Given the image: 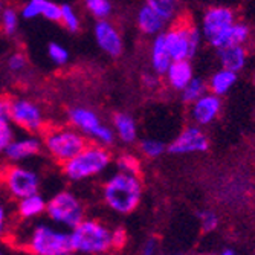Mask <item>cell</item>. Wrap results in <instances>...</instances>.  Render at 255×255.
Here are the masks:
<instances>
[{
  "mask_svg": "<svg viewBox=\"0 0 255 255\" xmlns=\"http://www.w3.org/2000/svg\"><path fill=\"white\" fill-rule=\"evenodd\" d=\"M142 182L139 174L117 171L103 185V200L110 211L128 216L137 210L142 200Z\"/></svg>",
  "mask_w": 255,
  "mask_h": 255,
  "instance_id": "cell-1",
  "label": "cell"
},
{
  "mask_svg": "<svg viewBox=\"0 0 255 255\" xmlns=\"http://www.w3.org/2000/svg\"><path fill=\"white\" fill-rule=\"evenodd\" d=\"M112 153L101 144H87L80 153L61 164L66 179L71 182H83L103 174L112 164Z\"/></svg>",
  "mask_w": 255,
  "mask_h": 255,
  "instance_id": "cell-2",
  "label": "cell"
},
{
  "mask_svg": "<svg viewBox=\"0 0 255 255\" xmlns=\"http://www.w3.org/2000/svg\"><path fill=\"white\" fill-rule=\"evenodd\" d=\"M72 251L77 254L98 255L113 251L112 229L98 219H83L71 231Z\"/></svg>",
  "mask_w": 255,
  "mask_h": 255,
  "instance_id": "cell-3",
  "label": "cell"
},
{
  "mask_svg": "<svg viewBox=\"0 0 255 255\" xmlns=\"http://www.w3.org/2000/svg\"><path fill=\"white\" fill-rule=\"evenodd\" d=\"M41 136L44 150L58 164H64L66 160L74 157L89 144V139L72 126H46V128L41 131Z\"/></svg>",
  "mask_w": 255,
  "mask_h": 255,
  "instance_id": "cell-4",
  "label": "cell"
},
{
  "mask_svg": "<svg viewBox=\"0 0 255 255\" xmlns=\"http://www.w3.org/2000/svg\"><path fill=\"white\" fill-rule=\"evenodd\" d=\"M23 249L32 255H69L74 254L71 234L64 229L38 223L26 234Z\"/></svg>",
  "mask_w": 255,
  "mask_h": 255,
  "instance_id": "cell-5",
  "label": "cell"
},
{
  "mask_svg": "<svg viewBox=\"0 0 255 255\" xmlns=\"http://www.w3.org/2000/svg\"><path fill=\"white\" fill-rule=\"evenodd\" d=\"M67 120L69 126L80 130L87 139H92L94 142L101 144L104 147L113 145L115 137H117L113 127L106 126L95 110L83 106L72 107L67 112Z\"/></svg>",
  "mask_w": 255,
  "mask_h": 255,
  "instance_id": "cell-6",
  "label": "cell"
},
{
  "mask_svg": "<svg viewBox=\"0 0 255 255\" xmlns=\"http://www.w3.org/2000/svg\"><path fill=\"white\" fill-rule=\"evenodd\" d=\"M164 37L173 60H191L200 48L202 31L180 20L164 32Z\"/></svg>",
  "mask_w": 255,
  "mask_h": 255,
  "instance_id": "cell-7",
  "label": "cell"
},
{
  "mask_svg": "<svg viewBox=\"0 0 255 255\" xmlns=\"http://www.w3.org/2000/svg\"><path fill=\"white\" fill-rule=\"evenodd\" d=\"M46 214L64 229H72L86 217L83 202L72 191H60L52 196L46 205Z\"/></svg>",
  "mask_w": 255,
  "mask_h": 255,
  "instance_id": "cell-8",
  "label": "cell"
},
{
  "mask_svg": "<svg viewBox=\"0 0 255 255\" xmlns=\"http://www.w3.org/2000/svg\"><path fill=\"white\" fill-rule=\"evenodd\" d=\"M0 180L8 194L14 199H23L29 194L38 193L40 188V176L37 171L21 167V165H6L0 173Z\"/></svg>",
  "mask_w": 255,
  "mask_h": 255,
  "instance_id": "cell-9",
  "label": "cell"
},
{
  "mask_svg": "<svg viewBox=\"0 0 255 255\" xmlns=\"http://www.w3.org/2000/svg\"><path fill=\"white\" fill-rule=\"evenodd\" d=\"M9 121L18 128L37 134L46 128L44 115L40 106L28 98H12Z\"/></svg>",
  "mask_w": 255,
  "mask_h": 255,
  "instance_id": "cell-10",
  "label": "cell"
},
{
  "mask_svg": "<svg viewBox=\"0 0 255 255\" xmlns=\"http://www.w3.org/2000/svg\"><path fill=\"white\" fill-rule=\"evenodd\" d=\"M210 148V139L199 126H191L183 128L174 141L167 147V151L171 154H191V153H205Z\"/></svg>",
  "mask_w": 255,
  "mask_h": 255,
  "instance_id": "cell-11",
  "label": "cell"
},
{
  "mask_svg": "<svg viewBox=\"0 0 255 255\" xmlns=\"http://www.w3.org/2000/svg\"><path fill=\"white\" fill-rule=\"evenodd\" d=\"M94 37L98 48L112 58H118L124 52V40L118 28L109 18L97 20L94 26Z\"/></svg>",
  "mask_w": 255,
  "mask_h": 255,
  "instance_id": "cell-12",
  "label": "cell"
},
{
  "mask_svg": "<svg viewBox=\"0 0 255 255\" xmlns=\"http://www.w3.org/2000/svg\"><path fill=\"white\" fill-rule=\"evenodd\" d=\"M236 21V14L231 8L226 6H213L208 8L202 18V37L208 41L217 38L226 28H229Z\"/></svg>",
  "mask_w": 255,
  "mask_h": 255,
  "instance_id": "cell-13",
  "label": "cell"
},
{
  "mask_svg": "<svg viewBox=\"0 0 255 255\" xmlns=\"http://www.w3.org/2000/svg\"><path fill=\"white\" fill-rule=\"evenodd\" d=\"M222 110V100L219 95L213 94H203L199 100H196L194 103H191V120L197 124V126H210L213 124L220 115Z\"/></svg>",
  "mask_w": 255,
  "mask_h": 255,
  "instance_id": "cell-14",
  "label": "cell"
},
{
  "mask_svg": "<svg viewBox=\"0 0 255 255\" xmlns=\"http://www.w3.org/2000/svg\"><path fill=\"white\" fill-rule=\"evenodd\" d=\"M43 148V142L41 139L37 137V134L29 133L28 136H23L18 139H12L11 144L8 145V148L5 150V157L11 164H17V162L31 159L34 156H37Z\"/></svg>",
  "mask_w": 255,
  "mask_h": 255,
  "instance_id": "cell-15",
  "label": "cell"
},
{
  "mask_svg": "<svg viewBox=\"0 0 255 255\" xmlns=\"http://www.w3.org/2000/svg\"><path fill=\"white\" fill-rule=\"evenodd\" d=\"M60 6L52 0H28L21 6L20 15L25 20L43 17L49 21H60Z\"/></svg>",
  "mask_w": 255,
  "mask_h": 255,
  "instance_id": "cell-16",
  "label": "cell"
},
{
  "mask_svg": "<svg viewBox=\"0 0 255 255\" xmlns=\"http://www.w3.org/2000/svg\"><path fill=\"white\" fill-rule=\"evenodd\" d=\"M136 25L137 29L141 31L144 35H157L160 32H164V28L167 25V20L162 18L151 6H148L147 3L142 5L137 11L136 15Z\"/></svg>",
  "mask_w": 255,
  "mask_h": 255,
  "instance_id": "cell-17",
  "label": "cell"
},
{
  "mask_svg": "<svg viewBox=\"0 0 255 255\" xmlns=\"http://www.w3.org/2000/svg\"><path fill=\"white\" fill-rule=\"evenodd\" d=\"M164 75L167 78V84L171 89L182 90L193 80L194 72L190 60H173Z\"/></svg>",
  "mask_w": 255,
  "mask_h": 255,
  "instance_id": "cell-18",
  "label": "cell"
},
{
  "mask_svg": "<svg viewBox=\"0 0 255 255\" xmlns=\"http://www.w3.org/2000/svg\"><path fill=\"white\" fill-rule=\"evenodd\" d=\"M249 26L242 21H234L229 28H226L217 38H214L210 44L216 49L226 48V46H237L245 44L249 40Z\"/></svg>",
  "mask_w": 255,
  "mask_h": 255,
  "instance_id": "cell-19",
  "label": "cell"
},
{
  "mask_svg": "<svg viewBox=\"0 0 255 255\" xmlns=\"http://www.w3.org/2000/svg\"><path fill=\"white\" fill-rule=\"evenodd\" d=\"M150 61H151L153 72H156L157 75H164L167 72L168 66L173 61L167 44H165L164 32L154 35V40L151 43V51H150Z\"/></svg>",
  "mask_w": 255,
  "mask_h": 255,
  "instance_id": "cell-20",
  "label": "cell"
},
{
  "mask_svg": "<svg viewBox=\"0 0 255 255\" xmlns=\"http://www.w3.org/2000/svg\"><path fill=\"white\" fill-rule=\"evenodd\" d=\"M46 205H48V202H46V199L40 193L29 194L23 199H18L17 216L20 217V220L25 222L34 220L46 213Z\"/></svg>",
  "mask_w": 255,
  "mask_h": 255,
  "instance_id": "cell-21",
  "label": "cell"
},
{
  "mask_svg": "<svg viewBox=\"0 0 255 255\" xmlns=\"http://www.w3.org/2000/svg\"><path fill=\"white\" fill-rule=\"evenodd\" d=\"M219 51V58L222 63V67L229 69V71L240 72L242 69H245L248 63V54L243 48V44L237 46H226V48H220Z\"/></svg>",
  "mask_w": 255,
  "mask_h": 255,
  "instance_id": "cell-22",
  "label": "cell"
},
{
  "mask_svg": "<svg viewBox=\"0 0 255 255\" xmlns=\"http://www.w3.org/2000/svg\"><path fill=\"white\" fill-rule=\"evenodd\" d=\"M113 131L120 141L124 144H133L137 139V126L136 121L128 113H115L113 117Z\"/></svg>",
  "mask_w": 255,
  "mask_h": 255,
  "instance_id": "cell-23",
  "label": "cell"
},
{
  "mask_svg": "<svg viewBox=\"0 0 255 255\" xmlns=\"http://www.w3.org/2000/svg\"><path fill=\"white\" fill-rule=\"evenodd\" d=\"M237 77H239L237 72L222 67L220 71L213 74V77L210 78V83H208V87H210V90L213 92V94H216L219 97H223L236 86Z\"/></svg>",
  "mask_w": 255,
  "mask_h": 255,
  "instance_id": "cell-24",
  "label": "cell"
},
{
  "mask_svg": "<svg viewBox=\"0 0 255 255\" xmlns=\"http://www.w3.org/2000/svg\"><path fill=\"white\" fill-rule=\"evenodd\" d=\"M58 23H61L69 32H78L81 29V18H80L77 9L69 3H64L60 6V21Z\"/></svg>",
  "mask_w": 255,
  "mask_h": 255,
  "instance_id": "cell-25",
  "label": "cell"
},
{
  "mask_svg": "<svg viewBox=\"0 0 255 255\" xmlns=\"http://www.w3.org/2000/svg\"><path fill=\"white\" fill-rule=\"evenodd\" d=\"M145 3L151 6L162 18L167 20V23L176 17L179 9V0H145Z\"/></svg>",
  "mask_w": 255,
  "mask_h": 255,
  "instance_id": "cell-26",
  "label": "cell"
},
{
  "mask_svg": "<svg viewBox=\"0 0 255 255\" xmlns=\"http://www.w3.org/2000/svg\"><path fill=\"white\" fill-rule=\"evenodd\" d=\"M206 89H208V84L202 78L193 77V80L180 90L182 92V101L183 103H188V104L194 103L203 94H206Z\"/></svg>",
  "mask_w": 255,
  "mask_h": 255,
  "instance_id": "cell-27",
  "label": "cell"
},
{
  "mask_svg": "<svg viewBox=\"0 0 255 255\" xmlns=\"http://www.w3.org/2000/svg\"><path fill=\"white\" fill-rule=\"evenodd\" d=\"M0 25L8 37L15 35L18 29V12L14 8H3L0 11Z\"/></svg>",
  "mask_w": 255,
  "mask_h": 255,
  "instance_id": "cell-28",
  "label": "cell"
},
{
  "mask_svg": "<svg viewBox=\"0 0 255 255\" xmlns=\"http://www.w3.org/2000/svg\"><path fill=\"white\" fill-rule=\"evenodd\" d=\"M84 3H86L87 11L97 20L109 18L113 11L110 0H84Z\"/></svg>",
  "mask_w": 255,
  "mask_h": 255,
  "instance_id": "cell-29",
  "label": "cell"
},
{
  "mask_svg": "<svg viewBox=\"0 0 255 255\" xmlns=\"http://www.w3.org/2000/svg\"><path fill=\"white\" fill-rule=\"evenodd\" d=\"M118 171L130 173V174H141V160L137 156L131 153H123L117 157Z\"/></svg>",
  "mask_w": 255,
  "mask_h": 255,
  "instance_id": "cell-30",
  "label": "cell"
},
{
  "mask_svg": "<svg viewBox=\"0 0 255 255\" xmlns=\"http://www.w3.org/2000/svg\"><path fill=\"white\" fill-rule=\"evenodd\" d=\"M139 150H141V153L145 157L156 159V157L162 156V154L167 151V147H165L164 142L157 141V139L145 137V139H142V141H141V144H139Z\"/></svg>",
  "mask_w": 255,
  "mask_h": 255,
  "instance_id": "cell-31",
  "label": "cell"
},
{
  "mask_svg": "<svg viewBox=\"0 0 255 255\" xmlns=\"http://www.w3.org/2000/svg\"><path fill=\"white\" fill-rule=\"evenodd\" d=\"M48 57L55 66H66L69 63V58H71V54H69L66 46H63L61 43L52 41L48 44Z\"/></svg>",
  "mask_w": 255,
  "mask_h": 255,
  "instance_id": "cell-32",
  "label": "cell"
},
{
  "mask_svg": "<svg viewBox=\"0 0 255 255\" xmlns=\"http://www.w3.org/2000/svg\"><path fill=\"white\" fill-rule=\"evenodd\" d=\"M15 137L12 123L9 120L0 118V157L5 154V150L11 144V141Z\"/></svg>",
  "mask_w": 255,
  "mask_h": 255,
  "instance_id": "cell-33",
  "label": "cell"
},
{
  "mask_svg": "<svg viewBox=\"0 0 255 255\" xmlns=\"http://www.w3.org/2000/svg\"><path fill=\"white\" fill-rule=\"evenodd\" d=\"M28 67V58L23 52H14L8 58V69L14 74H20Z\"/></svg>",
  "mask_w": 255,
  "mask_h": 255,
  "instance_id": "cell-34",
  "label": "cell"
},
{
  "mask_svg": "<svg viewBox=\"0 0 255 255\" xmlns=\"http://www.w3.org/2000/svg\"><path fill=\"white\" fill-rule=\"evenodd\" d=\"M199 220H200L203 233H213V231L219 226V217L213 211H202V213H199Z\"/></svg>",
  "mask_w": 255,
  "mask_h": 255,
  "instance_id": "cell-35",
  "label": "cell"
},
{
  "mask_svg": "<svg viewBox=\"0 0 255 255\" xmlns=\"http://www.w3.org/2000/svg\"><path fill=\"white\" fill-rule=\"evenodd\" d=\"M127 245V233L123 228L112 229V248L113 251H121Z\"/></svg>",
  "mask_w": 255,
  "mask_h": 255,
  "instance_id": "cell-36",
  "label": "cell"
},
{
  "mask_svg": "<svg viewBox=\"0 0 255 255\" xmlns=\"http://www.w3.org/2000/svg\"><path fill=\"white\" fill-rule=\"evenodd\" d=\"M12 107V98L11 97H0V118L9 120Z\"/></svg>",
  "mask_w": 255,
  "mask_h": 255,
  "instance_id": "cell-37",
  "label": "cell"
},
{
  "mask_svg": "<svg viewBox=\"0 0 255 255\" xmlns=\"http://www.w3.org/2000/svg\"><path fill=\"white\" fill-rule=\"evenodd\" d=\"M157 248H159V242L156 237H148L144 245H142V254L145 255H153L157 252Z\"/></svg>",
  "mask_w": 255,
  "mask_h": 255,
  "instance_id": "cell-38",
  "label": "cell"
},
{
  "mask_svg": "<svg viewBox=\"0 0 255 255\" xmlns=\"http://www.w3.org/2000/svg\"><path fill=\"white\" fill-rule=\"evenodd\" d=\"M159 77L160 75H157L156 72H153V74H144L142 75V84L147 87V89H156L157 86H159V83H160V80H159Z\"/></svg>",
  "mask_w": 255,
  "mask_h": 255,
  "instance_id": "cell-39",
  "label": "cell"
},
{
  "mask_svg": "<svg viewBox=\"0 0 255 255\" xmlns=\"http://www.w3.org/2000/svg\"><path fill=\"white\" fill-rule=\"evenodd\" d=\"M6 228H8V213L5 210V206L0 203V239L5 236Z\"/></svg>",
  "mask_w": 255,
  "mask_h": 255,
  "instance_id": "cell-40",
  "label": "cell"
},
{
  "mask_svg": "<svg viewBox=\"0 0 255 255\" xmlns=\"http://www.w3.org/2000/svg\"><path fill=\"white\" fill-rule=\"evenodd\" d=\"M222 254H223V255H234L236 251H234V249H225V251H222Z\"/></svg>",
  "mask_w": 255,
  "mask_h": 255,
  "instance_id": "cell-41",
  "label": "cell"
},
{
  "mask_svg": "<svg viewBox=\"0 0 255 255\" xmlns=\"http://www.w3.org/2000/svg\"><path fill=\"white\" fill-rule=\"evenodd\" d=\"M3 9V0H0V11Z\"/></svg>",
  "mask_w": 255,
  "mask_h": 255,
  "instance_id": "cell-42",
  "label": "cell"
},
{
  "mask_svg": "<svg viewBox=\"0 0 255 255\" xmlns=\"http://www.w3.org/2000/svg\"><path fill=\"white\" fill-rule=\"evenodd\" d=\"M254 86H255V72H254Z\"/></svg>",
  "mask_w": 255,
  "mask_h": 255,
  "instance_id": "cell-43",
  "label": "cell"
},
{
  "mask_svg": "<svg viewBox=\"0 0 255 255\" xmlns=\"http://www.w3.org/2000/svg\"><path fill=\"white\" fill-rule=\"evenodd\" d=\"M0 254H3V251H0Z\"/></svg>",
  "mask_w": 255,
  "mask_h": 255,
  "instance_id": "cell-44",
  "label": "cell"
}]
</instances>
